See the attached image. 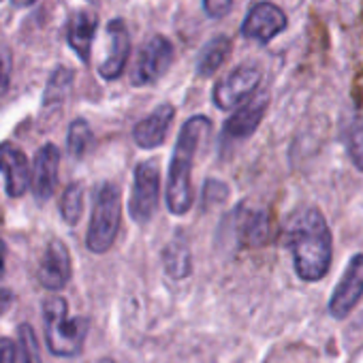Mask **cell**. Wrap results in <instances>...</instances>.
I'll return each instance as SVG.
<instances>
[{
  "instance_id": "13",
  "label": "cell",
  "mask_w": 363,
  "mask_h": 363,
  "mask_svg": "<svg viewBox=\"0 0 363 363\" xmlns=\"http://www.w3.org/2000/svg\"><path fill=\"white\" fill-rule=\"evenodd\" d=\"M0 173L5 175V189L9 197L18 199L28 191L30 184L28 158L18 145L9 141L0 143Z\"/></svg>"
},
{
  "instance_id": "16",
  "label": "cell",
  "mask_w": 363,
  "mask_h": 363,
  "mask_svg": "<svg viewBox=\"0 0 363 363\" xmlns=\"http://www.w3.org/2000/svg\"><path fill=\"white\" fill-rule=\"evenodd\" d=\"M99 26V18L94 11H75L69 20L67 26V43L69 48L79 56L84 65L90 62V50H92V39Z\"/></svg>"
},
{
  "instance_id": "4",
  "label": "cell",
  "mask_w": 363,
  "mask_h": 363,
  "mask_svg": "<svg viewBox=\"0 0 363 363\" xmlns=\"http://www.w3.org/2000/svg\"><path fill=\"white\" fill-rule=\"evenodd\" d=\"M120 218H122L120 191L113 184H109V182H105L94 195V208L86 233V248L94 255L107 252L118 238Z\"/></svg>"
},
{
  "instance_id": "25",
  "label": "cell",
  "mask_w": 363,
  "mask_h": 363,
  "mask_svg": "<svg viewBox=\"0 0 363 363\" xmlns=\"http://www.w3.org/2000/svg\"><path fill=\"white\" fill-rule=\"evenodd\" d=\"M11 84V54L7 48L0 50V96L9 90Z\"/></svg>"
},
{
  "instance_id": "8",
  "label": "cell",
  "mask_w": 363,
  "mask_h": 363,
  "mask_svg": "<svg viewBox=\"0 0 363 363\" xmlns=\"http://www.w3.org/2000/svg\"><path fill=\"white\" fill-rule=\"evenodd\" d=\"M286 24H289V20H286L284 11L278 5L267 3V0H261V3H255L248 9L240 33H242L244 39L267 45L274 37L284 33Z\"/></svg>"
},
{
  "instance_id": "5",
  "label": "cell",
  "mask_w": 363,
  "mask_h": 363,
  "mask_svg": "<svg viewBox=\"0 0 363 363\" xmlns=\"http://www.w3.org/2000/svg\"><path fill=\"white\" fill-rule=\"evenodd\" d=\"M160 191V169L156 160H145L135 167L133 191L128 199V214L137 225H145L152 220L158 206Z\"/></svg>"
},
{
  "instance_id": "23",
  "label": "cell",
  "mask_w": 363,
  "mask_h": 363,
  "mask_svg": "<svg viewBox=\"0 0 363 363\" xmlns=\"http://www.w3.org/2000/svg\"><path fill=\"white\" fill-rule=\"evenodd\" d=\"M344 143H346V152H348L352 164L359 171H363V116H359L350 122V126L346 128V135H344Z\"/></svg>"
},
{
  "instance_id": "18",
  "label": "cell",
  "mask_w": 363,
  "mask_h": 363,
  "mask_svg": "<svg viewBox=\"0 0 363 363\" xmlns=\"http://www.w3.org/2000/svg\"><path fill=\"white\" fill-rule=\"evenodd\" d=\"M229 54H231V39L229 37L218 35V37L210 39L197 58V75L199 77L214 75L223 67V62L229 58Z\"/></svg>"
},
{
  "instance_id": "15",
  "label": "cell",
  "mask_w": 363,
  "mask_h": 363,
  "mask_svg": "<svg viewBox=\"0 0 363 363\" xmlns=\"http://www.w3.org/2000/svg\"><path fill=\"white\" fill-rule=\"evenodd\" d=\"M175 118V109L173 105L169 103H162L158 105L147 118H143L141 122L135 124L133 128V139L139 147L143 150H152V147H158L164 139H167V133L171 128V122Z\"/></svg>"
},
{
  "instance_id": "2",
  "label": "cell",
  "mask_w": 363,
  "mask_h": 363,
  "mask_svg": "<svg viewBox=\"0 0 363 363\" xmlns=\"http://www.w3.org/2000/svg\"><path fill=\"white\" fill-rule=\"evenodd\" d=\"M208 130H210V120L206 116H193L191 120L184 122V126H182L177 135L171 167H169V182H167V208L175 216L186 214L193 206L191 171L199 143L208 135Z\"/></svg>"
},
{
  "instance_id": "14",
  "label": "cell",
  "mask_w": 363,
  "mask_h": 363,
  "mask_svg": "<svg viewBox=\"0 0 363 363\" xmlns=\"http://www.w3.org/2000/svg\"><path fill=\"white\" fill-rule=\"evenodd\" d=\"M267 105H269V96L265 92L252 94L225 122V137H229V139H246V137H250L259 128V124H261V120H263V116L267 111Z\"/></svg>"
},
{
  "instance_id": "22",
  "label": "cell",
  "mask_w": 363,
  "mask_h": 363,
  "mask_svg": "<svg viewBox=\"0 0 363 363\" xmlns=\"http://www.w3.org/2000/svg\"><path fill=\"white\" fill-rule=\"evenodd\" d=\"M92 143V128L90 124L84 120V118H77L71 122L69 126V135H67V145H69V152L75 156V158H82L88 147Z\"/></svg>"
},
{
  "instance_id": "12",
  "label": "cell",
  "mask_w": 363,
  "mask_h": 363,
  "mask_svg": "<svg viewBox=\"0 0 363 363\" xmlns=\"http://www.w3.org/2000/svg\"><path fill=\"white\" fill-rule=\"evenodd\" d=\"M107 43H109V50L99 67V75L105 82H113L122 75L130 56V37L122 20H111L107 24Z\"/></svg>"
},
{
  "instance_id": "10",
  "label": "cell",
  "mask_w": 363,
  "mask_h": 363,
  "mask_svg": "<svg viewBox=\"0 0 363 363\" xmlns=\"http://www.w3.org/2000/svg\"><path fill=\"white\" fill-rule=\"evenodd\" d=\"M39 284L48 291H62L71 280V255L60 240H52L37 269Z\"/></svg>"
},
{
  "instance_id": "6",
  "label": "cell",
  "mask_w": 363,
  "mask_h": 363,
  "mask_svg": "<svg viewBox=\"0 0 363 363\" xmlns=\"http://www.w3.org/2000/svg\"><path fill=\"white\" fill-rule=\"evenodd\" d=\"M173 62V45L167 37L162 35H154L152 39H147V43L141 48L137 65L133 69L130 82L137 88H145L156 84L171 67Z\"/></svg>"
},
{
  "instance_id": "7",
  "label": "cell",
  "mask_w": 363,
  "mask_h": 363,
  "mask_svg": "<svg viewBox=\"0 0 363 363\" xmlns=\"http://www.w3.org/2000/svg\"><path fill=\"white\" fill-rule=\"evenodd\" d=\"M261 84V71L255 65H242L231 71L225 79H220L214 88V105L223 111L235 109L246 103Z\"/></svg>"
},
{
  "instance_id": "9",
  "label": "cell",
  "mask_w": 363,
  "mask_h": 363,
  "mask_svg": "<svg viewBox=\"0 0 363 363\" xmlns=\"http://www.w3.org/2000/svg\"><path fill=\"white\" fill-rule=\"evenodd\" d=\"M363 297V255H354L346 265L333 295L329 299V314L333 318H346Z\"/></svg>"
},
{
  "instance_id": "28",
  "label": "cell",
  "mask_w": 363,
  "mask_h": 363,
  "mask_svg": "<svg viewBox=\"0 0 363 363\" xmlns=\"http://www.w3.org/2000/svg\"><path fill=\"white\" fill-rule=\"evenodd\" d=\"M13 299H16V295H13L9 289H3V291H0V314H5V312L11 308Z\"/></svg>"
},
{
  "instance_id": "20",
  "label": "cell",
  "mask_w": 363,
  "mask_h": 363,
  "mask_svg": "<svg viewBox=\"0 0 363 363\" xmlns=\"http://www.w3.org/2000/svg\"><path fill=\"white\" fill-rule=\"evenodd\" d=\"M71 86H73V71H69L67 67H58L50 82H48V88H45V96H43V105L45 107H52V105H60L67 94L71 92Z\"/></svg>"
},
{
  "instance_id": "30",
  "label": "cell",
  "mask_w": 363,
  "mask_h": 363,
  "mask_svg": "<svg viewBox=\"0 0 363 363\" xmlns=\"http://www.w3.org/2000/svg\"><path fill=\"white\" fill-rule=\"evenodd\" d=\"M5 274V242L0 240V278Z\"/></svg>"
},
{
  "instance_id": "11",
  "label": "cell",
  "mask_w": 363,
  "mask_h": 363,
  "mask_svg": "<svg viewBox=\"0 0 363 363\" xmlns=\"http://www.w3.org/2000/svg\"><path fill=\"white\" fill-rule=\"evenodd\" d=\"M58 169H60V150L54 143H45L37 156L33 167V193L39 203H45L54 197L58 184Z\"/></svg>"
},
{
  "instance_id": "19",
  "label": "cell",
  "mask_w": 363,
  "mask_h": 363,
  "mask_svg": "<svg viewBox=\"0 0 363 363\" xmlns=\"http://www.w3.org/2000/svg\"><path fill=\"white\" fill-rule=\"evenodd\" d=\"M164 269L171 278H186L193 269L191 263V252L186 248V244L182 242H171L169 248L164 250Z\"/></svg>"
},
{
  "instance_id": "26",
  "label": "cell",
  "mask_w": 363,
  "mask_h": 363,
  "mask_svg": "<svg viewBox=\"0 0 363 363\" xmlns=\"http://www.w3.org/2000/svg\"><path fill=\"white\" fill-rule=\"evenodd\" d=\"M233 7V0H203V11L208 18L218 20L225 18Z\"/></svg>"
},
{
  "instance_id": "17",
  "label": "cell",
  "mask_w": 363,
  "mask_h": 363,
  "mask_svg": "<svg viewBox=\"0 0 363 363\" xmlns=\"http://www.w3.org/2000/svg\"><path fill=\"white\" fill-rule=\"evenodd\" d=\"M240 240L250 246H259L269 238V216L261 210H240L235 214Z\"/></svg>"
},
{
  "instance_id": "21",
  "label": "cell",
  "mask_w": 363,
  "mask_h": 363,
  "mask_svg": "<svg viewBox=\"0 0 363 363\" xmlns=\"http://www.w3.org/2000/svg\"><path fill=\"white\" fill-rule=\"evenodd\" d=\"M84 214V189L79 182H73V184L67 186L62 199H60V216L67 225L75 227L79 223Z\"/></svg>"
},
{
  "instance_id": "1",
  "label": "cell",
  "mask_w": 363,
  "mask_h": 363,
  "mask_svg": "<svg viewBox=\"0 0 363 363\" xmlns=\"http://www.w3.org/2000/svg\"><path fill=\"white\" fill-rule=\"evenodd\" d=\"M284 246L293 255L295 272L306 282L327 276L333 257L329 225L320 210L306 208L291 216L284 229Z\"/></svg>"
},
{
  "instance_id": "24",
  "label": "cell",
  "mask_w": 363,
  "mask_h": 363,
  "mask_svg": "<svg viewBox=\"0 0 363 363\" xmlns=\"http://www.w3.org/2000/svg\"><path fill=\"white\" fill-rule=\"evenodd\" d=\"M18 335H20V357H22V361L24 363H41L35 329L28 323H24V325H20Z\"/></svg>"
},
{
  "instance_id": "27",
  "label": "cell",
  "mask_w": 363,
  "mask_h": 363,
  "mask_svg": "<svg viewBox=\"0 0 363 363\" xmlns=\"http://www.w3.org/2000/svg\"><path fill=\"white\" fill-rule=\"evenodd\" d=\"M0 363H18V346L9 337H0Z\"/></svg>"
},
{
  "instance_id": "29",
  "label": "cell",
  "mask_w": 363,
  "mask_h": 363,
  "mask_svg": "<svg viewBox=\"0 0 363 363\" xmlns=\"http://www.w3.org/2000/svg\"><path fill=\"white\" fill-rule=\"evenodd\" d=\"M37 3V0H11V5L16 7V9H28V7H33Z\"/></svg>"
},
{
  "instance_id": "31",
  "label": "cell",
  "mask_w": 363,
  "mask_h": 363,
  "mask_svg": "<svg viewBox=\"0 0 363 363\" xmlns=\"http://www.w3.org/2000/svg\"><path fill=\"white\" fill-rule=\"evenodd\" d=\"M99 363H116V361H113V359H101Z\"/></svg>"
},
{
  "instance_id": "3",
  "label": "cell",
  "mask_w": 363,
  "mask_h": 363,
  "mask_svg": "<svg viewBox=\"0 0 363 363\" xmlns=\"http://www.w3.org/2000/svg\"><path fill=\"white\" fill-rule=\"evenodd\" d=\"M69 306L60 295H50L43 303L48 348L56 357H75L84 348L88 335V320L84 316H67Z\"/></svg>"
},
{
  "instance_id": "32",
  "label": "cell",
  "mask_w": 363,
  "mask_h": 363,
  "mask_svg": "<svg viewBox=\"0 0 363 363\" xmlns=\"http://www.w3.org/2000/svg\"><path fill=\"white\" fill-rule=\"evenodd\" d=\"M90 3H96V0H90Z\"/></svg>"
}]
</instances>
